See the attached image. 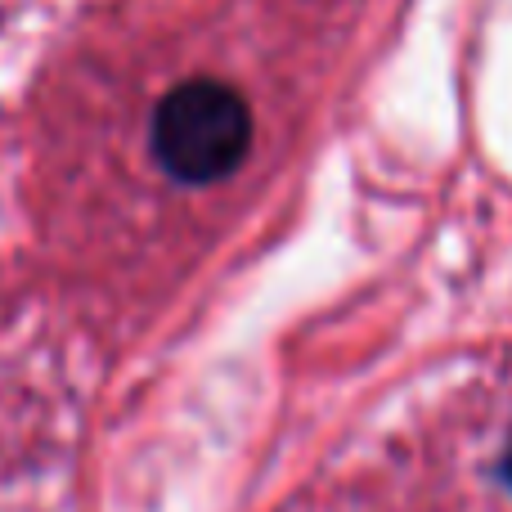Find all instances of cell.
I'll return each instance as SVG.
<instances>
[{
  "label": "cell",
  "mask_w": 512,
  "mask_h": 512,
  "mask_svg": "<svg viewBox=\"0 0 512 512\" xmlns=\"http://www.w3.org/2000/svg\"><path fill=\"white\" fill-rule=\"evenodd\" d=\"M499 477H504V486H508V495H512V441H508V454H504V463H499Z\"/></svg>",
  "instance_id": "2"
},
{
  "label": "cell",
  "mask_w": 512,
  "mask_h": 512,
  "mask_svg": "<svg viewBox=\"0 0 512 512\" xmlns=\"http://www.w3.org/2000/svg\"><path fill=\"white\" fill-rule=\"evenodd\" d=\"M252 144L248 99L216 77H189L162 95L149 122V149L176 185H212L239 171Z\"/></svg>",
  "instance_id": "1"
}]
</instances>
